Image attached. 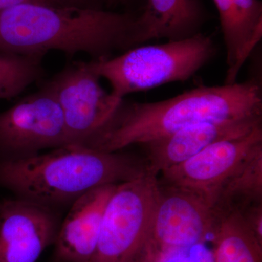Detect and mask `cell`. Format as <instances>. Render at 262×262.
Returning a JSON list of instances; mask_svg holds the SVG:
<instances>
[{
	"mask_svg": "<svg viewBox=\"0 0 262 262\" xmlns=\"http://www.w3.org/2000/svg\"><path fill=\"white\" fill-rule=\"evenodd\" d=\"M256 115H262V89L254 77L232 84L200 86L157 102L122 99L108 121L83 146L115 152L200 122Z\"/></svg>",
	"mask_w": 262,
	"mask_h": 262,
	"instance_id": "obj_1",
	"label": "cell"
},
{
	"mask_svg": "<svg viewBox=\"0 0 262 262\" xmlns=\"http://www.w3.org/2000/svg\"><path fill=\"white\" fill-rule=\"evenodd\" d=\"M136 18L74 6L27 3L0 11V52L85 53L94 60L134 48Z\"/></svg>",
	"mask_w": 262,
	"mask_h": 262,
	"instance_id": "obj_2",
	"label": "cell"
},
{
	"mask_svg": "<svg viewBox=\"0 0 262 262\" xmlns=\"http://www.w3.org/2000/svg\"><path fill=\"white\" fill-rule=\"evenodd\" d=\"M149 173L146 158L81 145L0 160V186L17 198L53 208L72 204L94 188L121 184Z\"/></svg>",
	"mask_w": 262,
	"mask_h": 262,
	"instance_id": "obj_3",
	"label": "cell"
},
{
	"mask_svg": "<svg viewBox=\"0 0 262 262\" xmlns=\"http://www.w3.org/2000/svg\"><path fill=\"white\" fill-rule=\"evenodd\" d=\"M217 49L209 36L198 33L180 40L136 46L115 58L89 61L100 78L108 81L119 99L163 84L184 82L215 56Z\"/></svg>",
	"mask_w": 262,
	"mask_h": 262,
	"instance_id": "obj_4",
	"label": "cell"
},
{
	"mask_svg": "<svg viewBox=\"0 0 262 262\" xmlns=\"http://www.w3.org/2000/svg\"><path fill=\"white\" fill-rule=\"evenodd\" d=\"M158 189V177L151 173L117 186L90 262H160L152 231Z\"/></svg>",
	"mask_w": 262,
	"mask_h": 262,
	"instance_id": "obj_5",
	"label": "cell"
},
{
	"mask_svg": "<svg viewBox=\"0 0 262 262\" xmlns=\"http://www.w3.org/2000/svg\"><path fill=\"white\" fill-rule=\"evenodd\" d=\"M100 80L89 62H77L44 85L61 107L69 145H83L108 121L122 100L103 89Z\"/></svg>",
	"mask_w": 262,
	"mask_h": 262,
	"instance_id": "obj_6",
	"label": "cell"
},
{
	"mask_svg": "<svg viewBox=\"0 0 262 262\" xmlns=\"http://www.w3.org/2000/svg\"><path fill=\"white\" fill-rule=\"evenodd\" d=\"M69 145L63 113L47 88L0 113V160Z\"/></svg>",
	"mask_w": 262,
	"mask_h": 262,
	"instance_id": "obj_7",
	"label": "cell"
},
{
	"mask_svg": "<svg viewBox=\"0 0 262 262\" xmlns=\"http://www.w3.org/2000/svg\"><path fill=\"white\" fill-rule=\"evenodd\" d=\"M158 182L153 241L160 262H163L172 255L204 244L211 237L216 214L196 193Z\"/></svg>",
	"mask_w": 262,
	"mask_h": 262,
	"instance_id": "obj_8",
	"label": "cell"
},
{
	"mask_svg": "<svg viewBox=\"0 0 262 262\" xmlns=\"http://www.w3.org/2000/svg\"><path fill=\"white\" fill-rule=\"evenodd\" d=\"M262 145V125L246 135L218 141L183 163L162 171L160 182L189 189L213 208L224 182Z\"/></svg>",
	"mask_w": 262,
	"mask_h": 262,
	"instance_id": "obj_9",
	"label": "cell"
},
{
	"mask_svg": "<svg viewBox=\"0 0 262 262\" xmlns=\"http://www.w3.org/2000/svg\"><path fill=\"white\" fill-rule=\"evenodd\" d=\"M55 208L15 198L0 202V262H36L54 244L61 221Z\"/></svg>",
	"mask_w": 262,
	"mask_h": 262,
	"instance_id": "obj_10",
	"label": "cell"
},
{
	"mask_svg": "<svg viewBox=\"0 0 262 262\" xmlns=\"http://www.w3.org/2000/svg\"><path fill=\"white\" fill-rule=\"evenodd\" d=\"M262 125V115L194 124L170 135L144 144L151 173L186 161L218 141L246 135Z\"/></svg>",
	"mask_w": 262,
	"mask_h": 262,
	"instance_id": "obj_11",
	"label": "cell"
},
{
	"mask_svg": "<svg viewBox=\"0 0 262 262\" xmlns=\"http://www.w3.org/2000/svg\"><path fill=\"white\" fill-rule=\"evenodd\" d=\"M118 184L91 189L72 203L54 243V262H90L97 250L105 208Z\"/></svg>",
	"mask_w": 262,
	"mask_h": 262,
	"instance_id": "obj_12",
	"label": "cell"
},
{
	"mask_svg": "<svg viewBox=\"0 0 262 262\" xmlns=\"http://www.w3.org/2000/svg\"><path fill=\"white\" fill-rule=\"evenodd\" d=\"M203 10L200 0H148L136 18L134 48L152 39L180 40L201 33Z\"/></svg>",
	"mask_w": 262,
	"mask_h": 262,
	"instance_id": "obj_13",
	"label": "cell"
},
{
	"mask_svg": "<svg viewBox=\"0 0 262 262\" xmlns=\"http://www.w3.org/2000/svg\"><path fill=\"white\" fill-rule=\"evenodd\" d=\"M211 238L213 262H262V241L238 211H215Z\"/></svg>",
	"mask_w": 262,
	"mask_h": 262,
	"instance_id": "obj_14",
	"label": "cell"
},
{
	"mask_svg": "<svg viewBox=\"0 0 262 262\" xmlns=\"http://www.w3.org/2000/svg\"><path fill=\"white\" fill-rule=\"evenodd\" d=\"M262 203V145L248 155L224 182L215 211H238Z\"/></svg>",
	"mask_w": 262,
	"mask_h": 262,
	"instance_id": "obj_15",
	"label": "cell"
},
{
	"mask_svg": "<svg viewBox=\"0 0 262 262\" xmlns=\"http://www.w3.org/2000/svg\"><path fill=\"white\" fill-rule=\"evenodd\" d=\"M220 15L226 48L225 84L237 82V77L254 50L248 44L233 0H213Z\"/></svg>",
	"mask_w": 262,
	"mask_h": 262,
	"instance_id": "obj_16",
	"label": "cell"
},
{
	"mask_svg": "<svg viewBox=\"0 0 262 262\" xmlns=\"http://www.w3.org/2000/svg\"><path fill=\"white\" fill-rule=\"evenodd\" d=\"M42 56L0 52V100L18 96L40 78Z\"/></svg>",
	"mask_w": 262,
	"mask_h": 262,
	"instance_id": "obj_17",
	"label": "cell"
},
{
	"mask_svg": "<svg viewBox=\"0 0 262 262\" xmlns=\"http://www.w3.org/2000/svg\"><path fill=\"white\" fill-rule=\"evenodd\" d=\"M241 27L253 50L262 38V4L260 0H233Z\"/></svg>",
	"mask_w": 262,
	"mask_h": 262,
	"instance_id": "obj_18",
	"label": "cell"
},
{
	"mask_svg": "<svg viewBox=\"0 0 262 262\" xmlns=\"http://www.w3.org/2000/svg\"><path fill=\"white\" fill-rule=\"evenodd\" d=\"M239 212L248 227L262 241V203L248 206Z\"/></svg>",
	"mask_w": 262,
	"mask_h": 262,
	"instance_id": "obj_19",
	"label": "cell"
},
{
	"mask_svg": "<svg viewBox=\"0 0 262 262\" xmlns=\"http://www.w3.org/2000/svg\"><path fill=\"white\" fill-rule=\"evenodd\" d=\"M37 3L57 5V0H0V11L23 3Z\"/></svg>",
	"mask_w": 262,
	"mask_h": 262,
	"instance_id": "obj_20",
	"label": "cell"
}]
</instances>
